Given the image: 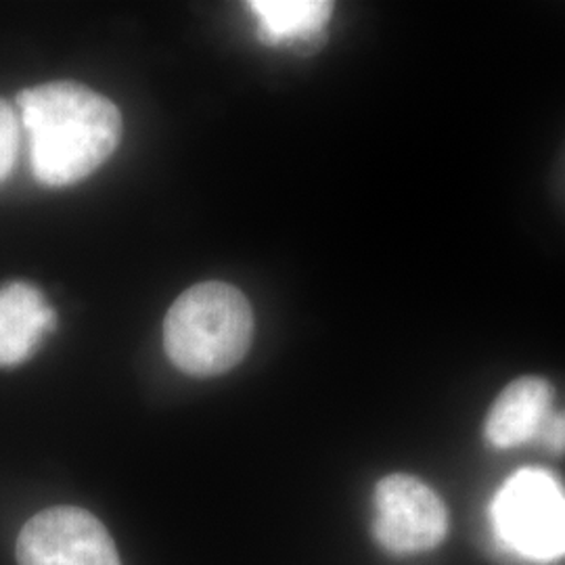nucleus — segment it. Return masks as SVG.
<instances>
[{"label": "nucleus", "instance_id": "f257e3e1", "mask_svg": "<svg viewBox=\"0 0 565 565\" xmlns=\"http://www.w3.org/2000/svg\"><path fill=\"white\" fill-rule=\"evenodd\" d=\"M30 166L44 186H70L109 160L121 137L116 103L78 82H49L18 97Z\"/></svg>", "mask_w": 565, "mask_h": 565}, {"label": "nucleus", "instance_id": "f03ea898", "mask_svg": "<svg viewBox=\"0 0 565 565\" xmlns=\"http://www.w3.org/2000/svg\"><path fill=\"white\" fill-rule=\"evenodd\" d=\"M254 338V312L242 289L205 281L186 289L163 321V348L182 373L214 377L243 361Z\"/></svg>", "mask_w": 565, "mask_h": 565}, {"label": "nucleus", "instance_id": "7ed1b4c3", "mask_svg": "<svg viewBox=\"0 0 565 565\" xmlns=\"http://www.w3.org/2000/svg\"><path fill=\"white\" fill-rule=\"evenodd\" d=\"M492 524L503 545L525 559L565 555V490L545 469H522L492 503Z\"/></svg>", "mask_w": 565, "mask_h": 565}, {"label": "nucleus", "instance_id": "20e7f679", "mask_svg": "<svg viewBox=\"0 0 565 565\" xmlns=\"http://www.w3.org/2000/svg\"><path fill=\"white\" fill-rule=\"evenodd\" d=\"M448 511L443 499L415 476L394 473L375 488L373 534L394 555L431 551L445 541Z\"/></svg>", "mask_w": 565, "mask_h": 565}, {"label": "nucleus", "instance_id": "39448f33", "mask_svg": "<svg viewBox=\"0 0 565 565\" xmlns=\"http://www.w3.org/2000/svg\"><path fill=\"white\" fill-rule=\"evenodd\" d=\"M20 565H121L105 525L78 507L36 513L18 539Z\"/></svg>", "mask_w": 565, "mask_h": 565}, {"label": "nucleus", "instance_id": "423d86ee", "mask_svg": "<svg viewBox=\"0 0 565 565\" xmlns=\"http://www.w3.org/2000/svg\"><path fill=\"white\" fill-rule=\"evenodd\" d=\"M57 315L30 282L0 287V369L25 363L46 333L55 331Z\"/></svg>", "mask_w": 565, "mask_h": 565}, {"label": "nucleus", "instance_id": "0eeeda50", "mask_svg": "<svg viewBox=\"0 0 565 565\" xmlns=\"http://www.w3.org/2000/svg\"><path fill=\"white\" fill-rule=\"evenodd\" d=\"M553 413V385L543 377H522L507 385L490 406L484 434L497 448L536 440Z\"/></svg>", "mask_w": 565, "mask_h": 565}, {"label": "nucleus", "instance_id": "6e6552de", "mask_svg": "<svg viewBox=\"0 0 565 565\" xmlns=\"http://www.w3.org/2000/svg\"><path fill=\"white\" fill-rule=\"evenodd\" d=\"M247 9L258 21V36L266 44H291L312 51L323 41L333 2L324 0H254Z\"/></svg>", "mask_w": 565, "mask_h": 565}, {"label": "nucleus", "instance_id": "1a4fd4ad", "mask_svg": "<svg viewBox=\"0 0 565 565\" xmlns=\"http://www.w3.org/2000/svg\"><path fill=\"white\" fill-rule=\"evenodd\" d=\"M21 142V124L18 109L0 99V182L4 181L18 162Z\"/></svg>", "mask_w": 565, "mask_h": 565}, {"label": "nucleus", "instance_id": "9d476101", "mask_svg": "<svg viewBox=\"0 0 565 565\" xmlns=\"http://www.w3.org/2000/svg\"><path fill=\"white\" fill-rule=\"evenodd\" d=\"M539 443L545 445L553 455H565V411H553L541 429Z\"/></svg>", "mask_w": 565, "mask_h": 565}]
</instances>
